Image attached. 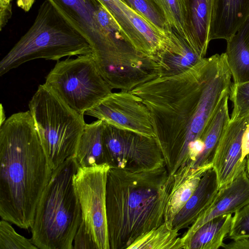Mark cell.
Instances as JSON below:
<instances>
[{
    "mask_svg": "<svg viewBox=\"0 0 249 249\" xmlns=\"http://www.w3.org/2000/svg\"><path fill=\"white\" fill-rule=\"evenodd\" d=\"M231 78L226 53H216L183 72L157 77L131 91L150 112L155 138L170 176L186 165L190 144L201 138L230 94Z\"/></svg>",
    "mask_w": 249,
    "mask_h": 249,
    "instance_id": "6da1fadb",
    "label": "cell"
},
{
    "mask_svg": "<svg viewBox=\"0 0 249 249\" xmlns=\"http://www.w3.org/2000/svg\"><path fill=\"white\" fill-rule=\"evenodd\" d=\"M30 110L0 124V216L28 230L52 174Z\"/></svg>",
    "mask_w": 249,
    "mask_h": 249,
    "instance_id": "7a4b0ae2",
    "label": "cell"
},
{
    "mask_svg": "<svg viewBox=\"0 0 249 249\" xmlns=\"http://www.w3.org/2000/svg\"><path fill=\"white\" fill-rule=\"evenodd\" d=\"M173 182L165 165L137 171L110 168L106 185L110 249H128L165 222Z\"/></svg>",
    "mask_w": 249,
    "mask_h": 249,
    "instance_id": "3957f363",
    "label": "cell"
},
{
    "mask_svg": "<svg viewBox=\"0 0 249 249\" xmlns=\"http://www.w3.org/2000/svg\"><path fill=\"white\" fill-rule=\"evenodd\" d=\"M79 167L74 156L53 170L31 228V241L38 249H73L74 237L83 220L73 184Z\"/></svg>",
    "mask_w": 249,
    "mask_h": 249,
    "instance_id": "277c9868",
    "label": "cell"
},
{
    "mask_svg": "<svg viewBox=\"0 0 249 249\" xmlns=\"http://www.w3.org/2000/svg\"><path fill=\"white\" fill-rule=\"evenodd\" d=\"M92 53L87 40L44 0L28 30L0 62V76L34 59L59 61L65 56Z\"/></svg>",
    "mask_w": 249,
    "mask_h": 249,
    "instance_id": "5b68a950",
    "label": "cell"
},
{
    "mask_svg": "<svg viewBox=\"0 0 249 249\" xmlns=\"http://www.w3.org/2000/svg\"><path fill=\"white\" fill-rule=\"evenodd\" d=\"M41 145L52 170L74 157L86 123L44 83L29 103Z\"/></svg>",
    "mask_w": 249,
    "mask_h": 249,
    "instance_id": "8992f818",
    "label": "cell"
},
{
    "mask_svg": "<svg viewBox=\"0 0 249 249\" xmlns=\"http://www.w3.org/2000/svg\"><path fill=\"white\" fill-rule=\"evenodd\" d=\"M44 84L71 108L83 115L112 92L100 73L92 53L58 61Z\"/></svg>",
    "mask_w": 249,
    "mask_h": 249,
    "instance_id": "52a82bcc",
    "label": "cell"
},
{
    "mask_svg": "<svg viewBox=\"0 0 249 249\" xmlns=\"http://www.w3.org/2000/svg\"><path fill=\"white\" fill-rule=\"evenodd\" d=\"M92 51L100 73L112 89L131 91L160 76L154 56L136 49L120 33L111 34Z\"/></svg>",
    "mask_w": 249,
    "mask_h": 249,
    "instance_id": "ba28073f",
    "label": "cell"
},
{
    "mask_svg": "<svg viewBox=\"0 0 249 249\" xmlns=\"http://www.w3.org/2000/svg\"><path fill=\"white\" fill-rule=\"evenodd\" d=\"M102 137L106 163L110 167L137 171L165 165L154 137L118 128L104 122Z\"/></svg>",
    "mask_w": 249,
    "mask_h": 249,
    "instance_id": "9c48e42d",
    "label": "cell"
},
{
    "mask_svg": "<svg viewBox=\"0 0 249 249\" xmlns=\"http://www.w3.org/2000/svg\"><path fill=\"white\" fill-rule=\"evenodd\" d=\"M107 163L79 167L73 184L87 231L97 249H110L106 211Z\"/></svg>",
    "mask_w": 249,
    "mask_h": 249,
    "instance_id": "30bf717a",
    "label": "cell"
},
{
    "mask_svg": "<svg viewBox=\"0 0 249 249\" xmlns=\"http://www.w3.org/2000/svg\"><path fill=\"white\" fill-rule=\"evenodd\" d=\"M85 114L118 128L155 138L148 108L131 91L112 92Z\"/></svg>",
    "mask_w": 249,
    "mask_h": 249,
    "instance_id": "8fae6325",
    "label": "cell"
},
{
    "mask_svg": "<svg viewBox=\"0 0 249 249\" xmlns=\"http://www.w3.org/2000/svg\"><path fill=\"white\" fill-rule=\"evenodd\" d=\"M118 24L122 37L139 51L153 56L165 45L166 36L159 32L122 0H98Z\"/></svg>",
    "mask_w": 249,
    "mask_h": 249,
    "instance_id": "7c38bea8",
    "label": "cell"
},
{
    "mask_svg": "<svg viewBox=\"0 0 249 249\" xmlns=\"http://www.w3.org/2000/svg\"><path fill=\"white\" fill-rule=\"evenodd\" d=\"M249 124V113L230 119L221 136L212 160L219 189L246 170L247 160H242V144Z\"/></svg>",
    "mask_w": 249,
    "mask_h": 249,
    "instance_id": "4fadbf2b",
    "label": "cell"
},
{
    "mask_svg": "<svg viewBox=\"0 0 249 249\" xmlns=\"http://www.w3.org/2000/svg\"><path fill=\"white\" fill-rule=\"evenodd\" d=\"M249 203V176L245 170L231 183L219 189L212 203L182 236L184 249H188L191 238L204 224L218 216L234 213Z\"/></svg>",
    "mask_w": 249,
    "mask_h": 249,
    "instance_id": "5bb4252c",
    "label": "cell"
},
{
    "mask_svg": "<svg viewBox=\"0 0 249 249\" xmlns=\"http://www.w3.org/2000/svg\"><path fill=\"white\" fill-rule=\"evenodd\" d=\"M166 36L164 46L154 55L160 66V77L183 72L203 58L187 39L173 29Z\"/></svg>",
    "mask_w": 249,
    "mask_h": 249,
    "instance_id": "9a60e30c",
    "label": "cell"
},
{
    "mask_svg": "<svg viewBox=\"0 0 249 249\" xmlns=\"http://www.w3.org/2000/svg\"><path fill=\"white\" fill-rule=\"evenodd\" d=\"M249 18V0H213L210 28V41H226Z\"/></svg>",
    "mask_w": 249,
    "mask_h": 249,
    "instance_id": "2e32d148",
    "label": "cell"
},
{
    "mask_svg": "<svg viewBox=\"0 0 249 249\" xmlns=\"http://www.w3.org/2000/svg\"><path fill=\"white\" fill-rule=\"evenodd\" d=\"M218 190L216 175L212 168L203 175L194 194L174 217L173 229L179 231L193 224L212 203Z\"/></svg>",
    "mask_w": 249,
    "mask_h": 249,
    "instance_id": "e0dca14e",
    "label": "cell"
},
{
    "mask_svg": "<svg viewBox=\"0 0 249 249\" xmlns=\"http://www.w3.org/2000/svg\"><path fill=\"white\" fill-rule=\"evenodd\" d=\"M187 26L190 41L202 58L209 44L213 0H185Z\"/></svg>",
    "mask_w": 249,
    "mask_h": 249,
    "instance_id": "ac0fdd59",
    "label": "cell"
},
{
    "mask_svg": "<svg viewBox=\"0 0 249 249\" xmlns=\"http://www.w3.org/2000/svg\"><path fill=\"white\" fill-rule=\"evenodd\" d=\"M225 53L233 83L249 81V18L227 40Z\"/></svg>",
    "mask_w": 249,
    "mask_h": 249,
    "instance_id": "d6986e66",
    "label": "cell"
},
{
    "mask_svg": "<svg viewBox=\"0 0 249 249\" xmlns=\"http://www.w3.org/2000/svg\"><path fill=\"white\" fill-rule=\"evenodd\" d=\"M103 124L101 120L86 124L75 156L79 167L107 163L102 137Z\"/></svg>",
    "mask_w": 249,
    "mask_h": 249,
    "instance_id": "ffe728a7",
    "label": "cell"
},
{
    "mask_svg": "<svg viewBox=\"0 0 249 249\" xmlns=\"http://www.w3.org/2000/svg\"><path fill=\"white\" fill-rule=\"evenodd\" d=\"M226 95L210 121L200 138L204 143V149L194 163L192 169L212 164V160L221 136L227 126L230 117Z\"/></svg>",
    "mask_w": 249,
    "mask_h": 249,
    "instance_id": "44dd1931",
    "label": "cell"
},
{
    "mask_svg": "<svg viewBox=\"0 0 249 249\" xmlns=\"http://www.w3.org/2000/svg\"><path fill=\"white\" fill-rule=\"evenodd\" d=\"M232 214L216 217L201 226L191 238L188 249H218L231 228Z\"/></svg>",
    "mask_w": 249,
    "mask_h": 249,
    "instance_id": "7402d4cb",
    "label": "cell"
},
{
    "mask_svg": "<svg viewBox=\"0 0 249 249\" xmlns=\"http://www.w3.org/2000/svg\"><path fill=\"white\" fill-rule=\"evenodd\" d=\"M212 168L213 165L210 164L192 169L183 182L172 190L165 211V222L172 227L175 215L194 194L203 175Z\"/></svg>",
    "mask_w": 249,
    "mask_h": 249,
    "instance_id": "603a6c76",
    "label": "cell"
},
{
    "mask_svg": "<svg viewBox=\"0 0 249 249\" xmlns=\"http://www.w3.org/2000/svg\"><path fill=\"white\" fill-rule=\"evenodd\" d=\"M128 249H184L178 231L164 222L138 238Z\"/></svg>",
    "mask_w": 249,
    "mask_h": 249,
    "instance_id": "cb8c5ba5",
    "label": "cell"
},
{
    "mask_svg": "<svg viewBox=\"0 0 249 249\" xmlns=\"http://www.w3.org/2000/svg\"><path fill=\"white\" fill-rule=\"evenodd\" d=\"M153 0L164 15L171 28L187 39L192 45L188 31L185 0Z\"/></svg>",
    "mask_w": 249,
    "mask_h": 249,
    "instance_id": "d4e9b609",
    "label": "cell"
},
{
    "mask_svg": "<svg viewBox=\"0 0 249 249\" xmlns=\"http://www.w3.org/2000/svg\"><path fill=\"white\" fill-rule=\"evenodd\" d=\"M164 36L171 30L165 16L153 0H122Z\"/></svg>",
    "mask_w": 249,
    "mask_h": 249,
    "instance_id": "484cf974",
    "label": "cell"
},
{
    "mask_svg": "<svg viewBox=\"0 0 249 249\" xmlns=\"http://www.w3.org/2000/svg\"><path fill=\"white\" fill-rule=\"evenodd\" d=\"M10 222L0 221V249H38L29 239L18 233Z\"/></svg>",
    "mask_w": 249,
    "mask_h": 249,
    "instance_id": "4316f807",
    "label": "cell"
},
{
    "mask_svg": "<svg viewBox=\"0 0 249 249\" xmlns=\"http://www.w3.org/2000/svg\"><path fill=\"white\" fill-rule=\"evenodd\" d=\"M232 103L231 120L249 113V81L240 83H232L229 94Z\"/></svg>",
    "mask_w": 249,
    "mask_h": 249,
    "instance_id": "83f0119b",
    "label": "cell"
},
{
    "mask_svg": "<svg viewBox=\"0 0 249 249\" xmlns=\"http://www.w3.org/2000/svg\"><path fill=\"white\" fill-rule=\"evenodd\" d=\"M228 236L233 240L249 238V203L234 213Z\"/></svg>",
    "mask_w": 249,
    "mask_h": 249,
    "instance_id": "f1b7e54d",
    "label": "cell"
},
{
    "mask_svg": "<svg viewBox=\"0 0 249 249\" xmlns=\"http://www.w3.org/2000/svg\"><path fill=\"white\" fill-rule=\"evenodd\" d=\"M97 18L100 25L107 32L121 34L120 28L117 22L101 3L97 11Z\"/></svg>",
    "mask_w": 249,
    "mask_h": 249,
    "instance_id": "f546056e",
    "label": "cell"
},
{
    "mask_svg": "<svg viewBox=\"0 0 249 249\" xmlns=\"http://www.w3.org/2000/svg\"><path fill=\"white\" fill-rule=\"evenodd\" d=\"M73 247V249H97L96 245L87 231L83 220L74 236Z\"/></svg>",
    "mask_w": 249,
    "mask_h": 249,
    "instance_id": "4dcf8cb0",
    "label": "cell"
},
{
    "mask_svg": "<svg viewBox=\"0 0 249 249\" xmlns=\"http://www.w3.org/2000/svg\"><path fill=\"white\" fill-rule=\"evenodd\" d=\"M225 249H249V238H241L233 240L221 247Z\"/></svg>",
    "mask_w": 249,
    "mask_h": 249,
    "instance_id": "1f68e13d",
    "label": "cell"
},
{
    "mask_svg": "<svg viewBox=\"0 0 249 249\" xmlns=\"http://www.w3.org/2000/svg\"><path fill=\"white\" fill-rule=\"evenodd\" d=\"M249 155V124L244 135L242 144V160H247Z\"/></svg>",
    "mask_w": 249,
    "mask_h": 249,
    "instance_id": "d6a6232c",
    "label": "cell"
},
{
    "mask_svg": "<svg viewBox=\"0 0 249 249\" xmlns=\"http://www.w3.org/2000/svg\"><path fill=\"white\" fill-rule=\"evenodd\" d=\"M35 0H17L18 6L25 12H28L32 8Z\"/></svg>",
    "mask_w": 249,
    "mask_h": 249,
    "instance_id": "836d02e7",
    "label": "cell"
},
{
    "mask_svg": "<svg viewBox=\"0 0 249 249\" xmlns=\"http://www.w3.org/2000/svg\"><path fill=\"white\" fill-rule=\"evenodd\" d=\"M246 169H247L248 174L249 175V157L248 159V160H247Z\"/></svg>",
    "mask_w": 249,
    "mask_h": 249,
    "instance_id": "e575fe53",
    "label": "cell"
}]
</instances>
